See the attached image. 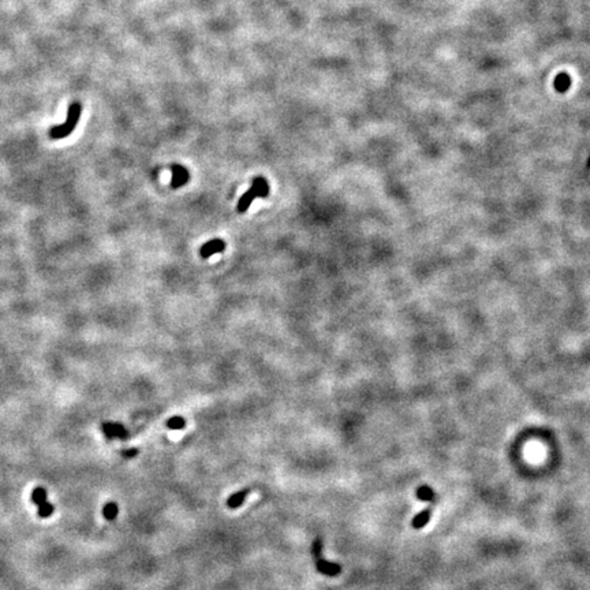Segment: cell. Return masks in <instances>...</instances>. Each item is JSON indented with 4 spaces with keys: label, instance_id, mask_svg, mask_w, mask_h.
<instances>
[{
    "label": "cell",
    "instance_id": "6da1fadb",
    "mask_svg": "<svg viewBox=\"0 0 590 590\" xmlns=\"http://www.w3.org/2000/svg\"><path fill=\"white\" fill-rule=\"evenodd\" d=\"M81 112H82V107L79 103H74L69 108V114H67V119L63 125L55 126L50 130V137L52 139H62L69 137L70 134L73 133L74 129L77 127L81 118Z\"/></svg>",
    "mask_w": 590,
    "mask_h": 590
},
{
    "label": "cell",
    "instance_id": "7a4b0ae2",
    "mask_svg": "<svg viewBox=\"0 0 590 590\" xmlns=\"http://www.w3.org/2000/svg\"><path fill=\"white\" fill-rule=\"evenodd\" d=\"M321 551H323V543H321V539L320 538H316L313 541V545H312V555H313L316 570H317L320 574H324V575L327 576L339 575L341 572L340 564L324 560L323 556H321Z\"/></svg>",
    "mask_w": 590,
    "mask_h": 590
},
{
    "label": "cell",
    "instance_id": "3957f363",
    "mask_svg": "<svg viewBox=\"0 0 590 590\" xmlns=\"http://www.w3.org/2000/svg\"><path fill=\"white\" fill-rule=\"evenodd\" d=\"M172 171V179H171V187L172 189H179L184 183H187L190 179V174L187 168L180 164H174L171 167Z\"/></svg>",
    "mask_w": 590,
    "mask_h": 590
},
{
    "label": "cell",
    "instance_id": "277c9868",
    "mask_svg": "<svg viewBox=\"0 0 590 590\" xmlns=\"http://www.w3.org/2000/svg\"><path fill=\"white\" fill-rule=\"evenodd\" d=\"M224 249H226V242L220 239V238H215V239H211L209 242L203 244V248L200 250V254H201L203 258H209L213 254L224 252Z\"/></svg>",
    "mask_w": 590,
    "mask_h": 590
},
{
    "label": "cell",
    "instance_id": "5b68a950",
    "mask_svg": "<svg viewBox=\"0 0 590 590\" xmlns=\"http://www.w3.org/2000/svg\"><path fill=\"white\" fill-rule=\"evenodd\" d=\"M103 432L106 434L107 438H127L129 433L123 425L116 424V422H107L103 424Z\"/></svg>",
    "mask_w": 590,
    "mask_h": 590
},
{
    "label": "cell",
    "instance_id": "8992f818",
    "mask_svg": "<svg viewBox=\"0 0 590 590\" xmlns=\"http://www.w3.org/2000/svg\"><path fill=\"white\" fill-rule=\"evenodd\" d=\"M250 189L253 190L257 199H265L269 194V183L263 176H257V178L253 179V183H252Z\"/></svg>",
    "mask_w": 590,
    "mask_h": 590
},
{
    "label": "cell",
    "instance_id": "52a82bcc",
    "mask_svg": "<svg viewBox=\"0 0 590 590\" xmlns=\"http://www.w3.org/2000/svg\"><path fill=\"white\" fill-rule=\"evenodd\" d=\"M250 494V489H242V490H238V492H235L234 495H231L230 498L227 499V507L231 508V510H235V508H239L242 504H243L244 499H246V496Z\"/></svg>",
    "mask_w": 590,
    "mask_h": 590
},
{
    "label": "cell",
    "instance_id": "ba28073f",
    "mask_svg": "<svg viewBox=\"0 0 590 590\" xmlns=\"http://www.w3.org/2000/svg\"><path fill=\"white\" fill-rule=\"evenodd\" d=\"M256 199H257V197H256V194H254L253 190L252 189L248 190V191L240 197L239 201H238V205H236V211H238V213L246 212Z\"/></svg>",
    "mask_w": 590,
    "mask_h": 590
},
{
    "label": "cell",
    "instance_id": "9c48e42d",
    "mask_svg": "<svg viewBox=\"0 0 590 590\" xmlns=\"http://www.w3.org/2000/svg\"><path fill=\"white\" fill-rule=\"evenodd\" d=\"M571 86V77L566 73H560L555 78V89L559 93H566Z\"/></svg>",
    "mask_w": 590,
    "mask_h": 590
},
{
    "label": "cell",
    "instance_id": "30bf717a",
    "mask_svg": "<svg viewBox=\"0 0 590 590\" xmlns=\"http://www.w3.org/2000/svg\"><path fill=\"white\" fill-rule=\"evenodd\" d=\"M118 514H119V507H118V504H116L115 502H108L106 506L103 507V515H104V518H106L107 521H114V519H116Z\"/></svg>",
    "mask_w": 590,
    "mask_h": 590
},
{
    "label": "cell",
    "instance_id": "8fae6325",
    "mask_svg": "<svg viewBox=\"0 0 590 590\" xmlns=\"http://www.w3.org/2000/svg\"><path fill=\"white\" fill-rule=\"evenodd\" d=\"M429 519H430V511H429V510H424V511H421L420 514L413 519V527H414V529H421V527H424V526L428 523Z\"/></svg>",
    "mask_w": 590,
    "mask_h": 590
},
{
    "label": "cell",
    "instance_id": "7c38bea8",
    "mask_svg": "<svg viewBox=\"0 0 590 590\" xmlns=\"http://www.w3.org/2000/svg\"><path fill=\"white\" fill-rule=\"evenodd\" d=\"M166 425L168 429L180 430V429H183L184 426H186V420H184L183 417H180V415H175V417H172V418H170V420L167 421Z\"/></svg>",
    "mask_w": 590,
    "mask_h": 590
},
{
    "label": "cell",
    "instance_id": "4fadbf2b",
    "mask_svg": "<svg viewBox=\"0 0 590 590\" xmlns=\"http://www.w3.org/2000/svg\"><path fill=\"white\" fill-rule=\"evenodd\" d=\"M32 502L34 503V504H37V506H40V504H42V503L46 502V490L44 488H36L33 489L32 492Z\"/></svg>",
    "mask_w": 590,
    "mask_h": 590
},
{
    "label": "cell",
    "instance_id": "5bb4252c",
    "mask_svg": "<svg viewBox=\"0 0 590 590\" xmlns=\"http://www.w3.org/2000/svg\"><path fill=\"white\" fill-rule=\"evenodd\" d=\"M54 510H55V507L52 506L51 503H42V504L38 506V516L40 518H50L54 514Z\"/></svg>",
    "mask_w": 590,
    "mask_h": 590
},
{
    "label": "cell",
    "instance_id": "9a60e30c",
    "mask_svg": "<svg viewBox=\"0 0 590 590\" xmlns=\"http://www.w3.org/2000/svg\"><path fill=\"white\" fill-rule=\"evenodd\" d=\"M433 489L429 488V486H421L418 490H417V498L420 499V500H424V502H429V500H432L433 499Z\"/></svg>",
    "mask_w": 590,
    "mask_h": 590
},
{
    "label": "cell",
    "instance_id": "2e32d148",
    "mask_svg": "<svg viewBox=\"0 0 590 590\" xmlns=\"http://www.w3.org/2000/svg\"><path fill=\"white\" fill-rule=\"evenodd\" d=\"M137 454H138V450H137V448H130V450H127V451L122 452V455H123L125 458H127V459L135 457Z\"/></svg>",
    "mask_w": 590,
    "mask_h": 590
}]
</instances>
